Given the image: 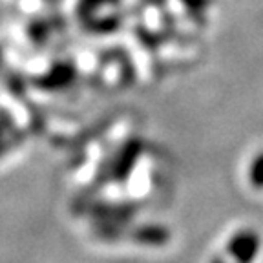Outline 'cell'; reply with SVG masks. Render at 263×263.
Masks as SVG:
<instances>
[]
</instances>
